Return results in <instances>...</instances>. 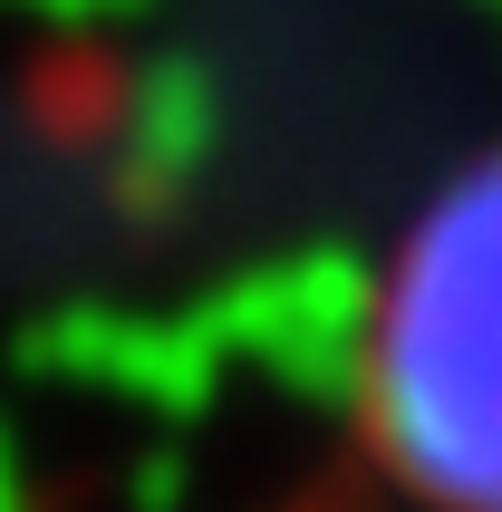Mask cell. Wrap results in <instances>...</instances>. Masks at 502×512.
<instances>
[{
	"label": "cell",
	"instance_id": "1",
	"mask_svg": "<svg viewBox=\"0 0 502 512\" xmlns=\"http://www.w3.org/2000/svg\"><path fill=\"white\" fill-rule=\"evenodd\" d=\"M358 445L416 512H502V145L396 223L358 319Z\"/></svg>",
	"mask_w": 502,
	"mask_h": 512
}]
</instances>
